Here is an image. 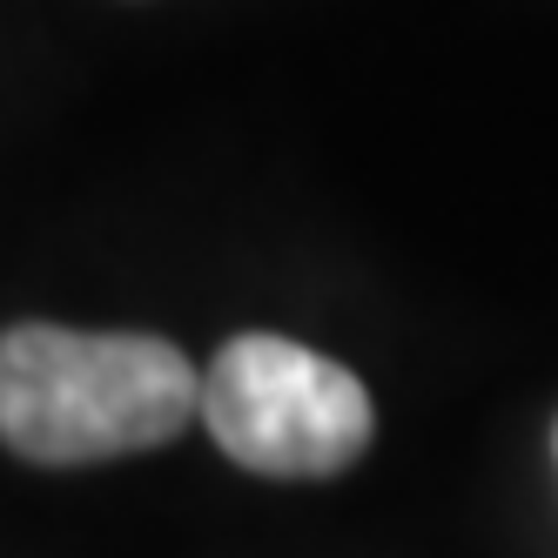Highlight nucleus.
<instances>
[{"instance_id":"2","label":"nucleus","mask_w":558,"mask_h":558,"mask_svg":"<svg viewBox=\"0 0 558 558\" xmlns=\"http://www.w3.org/2000/svg\"><path fill=\"white\" fill-rule=\"evenodd\" d=\"M203 424L222 458L263 477H337L377 437L371 390L337 356L269 330H243L216 350L203 377Z\"/></svg>"},{"instance_id":"1","label":"nucleus","mask_w":558,"mask_h":558,"mask_svg":"<svg viewBox=\"0 0 558 558\" xmlns=\"http://www.w3.org/2000/svg\"><path fill=\"white\" fill-rule=\"evenodd\" d=\"M203 417V371L142 330H0V445L27 464H108Z\"/></svg>"},{"instance_id":"3","label":"nucleus","mask_w":558,"mask_h":558,"mask_svg":"<svg viewBox=\"0 0 558 558\" xmlns=\"http://www.w3.org/2000/svg\"><path fill=\"white\" fill-rule=\"evenodd\" d=\"M551 458H558V424H551Z\"/></svg>"}]
</instances>
